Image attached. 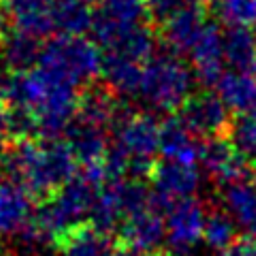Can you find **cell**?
Wrapping results in <instances>:
<instances>
[{
    "label": "cell",
    "instance_id": "obj_1",
    "mask_svg": "<svg viewBox=\"0 0 256 256\" xmlns=\"http://www.w3.org/2000/svg\"><path fill=\"white\" fill-rule=\"evenodd\" d=\"M4 169L13 184L30 194L50 196L77 178V158L66 141H20L4 156Z\"/></svg>",
    "mask_w": 256,
    "mask_h": 256
},
{
    "label": "cell",
    "instance_id": "obj_2",
    "mask_svg": "<svg viewBox=\"0 0 256 256\" xmlns=\"http://www.w3.org/2000/svg\"><path fill=\"white\" fill-rule=\"evenodd\" d=\"M194 82V70H190L178 54H156L146 62L139 96L150 109L160 114L182 111L192 98Z\"/></svg>",
    "mask_w": 256,
    "mask_h": 256
},
{
    "label": "cell",
    "instance_id": "obj_3",
    "mask_svg": "<svg viewBox=\"0 0 256 256\" xmlns=\"http://www.w3.org/2000/svg\"><path fill=\"white\" fill-rule=\"evenodd\" d=\"M116 146L128 156V178L141 180L154 173V156L160 154V124L150 114H132L126 105H120L116 116Z\"/></svg>",
    "mask_w": 256,
    "mask_h": 256
},
{
    "label": "cell",
    "instance_id": "obj_4",
    "mask_svg": "<svg viewBox=\"0 0 256 256\" xmlns=\"http://www.w3.org/2000/svg\"><path fill=\"white\" fill-rule=\"evenodd\" d=\"M38 68L50 70L79 88L102 73V56L98 47L88 38L62 34L43 45Z\"/></svg>",
    "mask_w": 256,
    "mask_h": 256
},
{
    "label": "cell",
    "instance_id": "obj_5",
    "mask_svg": "<svg viewBox=\"0 0 256 256\" xmlns=\"http://www.w3.org/2000/svg\"><path fill=\"white\" fill-rule=\"evenodd\" d=\"M146 15V0H102L94 13L92 34L96 43L107 50L124 32L143 26Z\"/></svg>",
    "mask_w": 256,
    "mask_h": 256
},
{
    "label": "cell",
    "instance_id": "obj_6",
    "mask_svg": "<svg viewBox=\"0 0 256 256\" xmlns=\"http://www.w3.org/2000/svg\"><path fill=\"white\" fill-rule=\"evenodd\" d=\"M166 244L175 256L190 252L205 235L207 214L205 207L194 198H184L175 203L166 214Z\"/></svg>",
    "mask_w": 256,
    "mask_h": 256
},
{
    "label": "cell",
    "instance_id": "obj_7",
    "mask_svg": "<svg viewBox=\"0 0 256 256\" xmlns=\"http://www.w3.org/2000/svg\"><path fill=\"white\" fill-rule=\"evenodd\" d=\"M180 118L192 132L201 134V137L216 139L222 132H226L230 126L228 107L224 105L218 94L212 92L192 94V98L182 107Z\"/></svg>",
    "mask_w": 256,
    "mask_h": 256
},
{
    "label": "cell",
    "instance_id": "obj_8",
    "mask_svg": "<svg viewBox=\"0 0 256 256\" xmlns=\"http://www.w3.org/2000/svg\"><path fill=\"white\" fill-rule=\"evenodd\" d=\"M207 26L210 24L205 22L203 2L192 0L166 24H162V38L173 54H192Z\"/></svg>",
    "mask_w": 256,
    "mask_h": 256
},
{
    "label": "cell",
    "instance_id": "obj_9",
    "mask_svg": "<svg viewBox=\"0 0 256 256\" xmlns=\"http://www.w3.org/2000/svg\"><path fill=\"white\" fill-rule=\"evenodd\" d=\"M201 162L205 166V171L214 178V182L222 184V186L239 184L248 175V160L242 154H237L235 148L228 141H222V139L203 141Z\"/></svg>",
    "mask_w": 256,
    "mask_h": 256
},
{
    "label": "cell",
    "instance_id": "obj_10",
    "mask_svg": "<svg viewBox=\"0 0 256 256\" xmlns=\"http://www.w3.org/2000/svg\"><path fill=\"white\" fill-rule=\"evenodd\" d=\"M124 248L139 252V254H152L156 252L162 242H166V224L162 222V216L154 210L134 214L120 228Z\"/></svg>",
    "mask_w": 256,
    "mask_h": 256
},
{
    "label": "cell",
    "instance_id": "obj_11",
    "mask_svg": "<svg viewBox=\"0 0 256 256\" xmlns=\"http://www.w3.org/2000/svg\"><path fill=\"white\" fill-rule=\"evenodd\" d=\"M152 182H154L156 192H160V194L166 196L169 201L178 203V201L192 198L196 194L198 186H201V173L196 171L194 164L164 160V162L154 166Z\"/></svg>",
    "mask_w": 256,
    "mask_h": 256
},
{
    "label": "cell",
    "instance_id": "obj_12",
    "mask_svg": "<svg viewBox=\"0 0 256 256\" xmlns=\"http://www.w3.org/2000/svg\"><path fill=\"white\" fill-rule=\"evenodd\" d=\"M4 11L20 32L41 38L56 30L54 0H4Z\"/></svg>",
    "mask_w": 256,
    "mask_h": 256
},
{
    "label": "cell",
    "instance_id": "obj_13",
    "mask_svg": "<svg viewBox=\"0 0 256 256\" xmlns=\"http://www.w3.org/2000/svg\"><path fill=\"white\" fill-rule=\"evenodd\" d=\"M192 62H194V77L198 84L207 88L218 86L224 77V34L216 26H207L201 41L192 50Z\"/></svg>",
    "mask_w": 256,
    "mask_h": 256
},
{
    "label": "cell",
    "instance_id": "obj_14",
    "mask_svg": "<svg viewBox=\"0 0 256 256\" xmlns=\"http://www.w3.org/2000/svg\"><path fill=\"white\" fill-rule=\"evenodd\" d=\"M203 141L182 122V118H166L160 124V154L164 160L194 164L201 160Z\"/></svg>",
    "mask_w": 256,
    "mask_h": 256
},
{
    "label": "cell",
    "instance_id": "obj_15",
    "mask_svg": "<svg viewBox=\"0 0 256 256\" xmlns=\"http://www.w3.org/2000/svg\"><path fill=\"white\" fill-rule=\"evenodd\" d=\"M66 143L73 150L77 162L86 164H98L105 160L109 146L105 137V128H98L94 124H88L84 120L75 118L73 124L66 130Z\"/></svg>",
    "mask_w": 256,
    "mask_h": 256
},
{
    "label": "cell",
    "instance_id": "obj_16",
    "mask_svg": "<svg viewBox=\"0 0 256 256\" xmlns=\"http://www.w3.org/2000/svg\"><path fill=\"white\" fill-rule=\"evenodd\" d=\"M124 180H111L109 184L100 188L98 196H96L94 210H92V226L105 235L116 233L122 228L126 222V205H124V190H122Z\"/></svg>",
    "mask_w": 256,
    "mask_h": 256
},
{
    "label": "cell",
    "instance_id": "obj_17",
    "mask_svg": "<svg viewBox=\"0 0 256 256\" xmlns=\"http://www.w3.org/2000/svg\"><path fill=\"white\" fill-rule=\"evenodd\" d=\"M32 216L30 192L13 182L0 184V235H18Z\"/></svg>",
    "mask_w": 256,
    "mask_h": 256
},
{
    "label": "cell",
    "instance_id": "obj_18",
    "mask_svg": "<svg viewBox=\"0 0 256 256\" xmlns=\"http://www.w3.org/2000/svg\"><path fill=\"white\" fill-rule=\"evenodd\" d=\"M102 79H105V88L116 96H137L141 92L143 82V68L141 64L120 58L114 54L102 56Z\"/></svg>",
    "mask_w": 256,
    "mask_h": 256
},
{
    "label": "cell",
    "instance_id": "obj_19",
    "mask_svg": "<svg viewBox=\"0 0 256 256\" xmlns=\"http://www.w3.org/2000/svg\"><path fill=\"white\" fill-rule=\"evenodd\" d=\"M41 52H43V47L38 43V38L26 34V32L15 30L2 38L0 60L13 73H30L32 66H38Z\"/></svg>",
    "mask_w": 256,
    "mask_h": 256
},
{
    "label": "cell",
    "instance_id": "obj_20",
    "mask_svg": "<svg viewBox=\"0 0 256 256\" xmlns=\"http://www.w3.org/2000/svg\"><path fill=\"white\" fill-rule=\"evenodd\" d=\"M120 105L122 102L116 100V94L109 92L105 86L90 88L88 92H84L82 100H79L77 118L98 128H107V126H114Z\"/></svg>",
    "mask_w": 256,
    "mask_h": 256
},
{
    "label": "cell",
    "instance_id": "obj_21",
    "mask_svg": "<svg viewBox=\"0 0 256 256\" xmlns=\"http://www.w3.org/2000/svg\"><path fill=\"white\" fill-rule=\"evenodd\" d=\"M224 58L235 73H256V32L230 28L224 34Z\"/></svg>",
    "mask_w": 256,
    "mask_h": 256
},
{
    "label": "cell",
    "instance_id": "obj_22",
    "mask_svg": "<svg viewBox=\"0 0 256 256\" xmlns=\"http://www.w3.org/2000/svg\"><path fill=\"white\" fill-rule=\"evenodd\" d=\"M218 96L233 111H252L256 109V75L250 73H224L218 82Z\"/></svg>",
    "mask_w": 256,
    "mask_h": 256
},
{
    "label": "cell",
    "instance_id": "obj_23",
    "mask_svg": "<svg viewBox=\"0 0 256 256\" xmlns=\"http://www.w3.org/2000/svg\"><path fill=\"white\" fill-rule=\"evenodd\" d=\"M222 205L237 226L254 230L256 228V186L246 182L230 184L222 190Z\"/></svg>",
    "mask_w": 256,
    "mask_h": 256
},
{
    "label": "cell",
    "instance_id": "obj_24",
    "mask_svg": "<svg viewBox=\"0 0 256 256\" xmlns=\"http://www.w3.org/2000/svg\"><path fill=\"white\" fill-rule=\"evenodd\" d=\"M154 50H156V36H154V32L143 24V26L128 30L120 38H116L105 50V54H114V56H120V58L143 64L156 56Z\"/></svg>",
    "mask_w": 256,
    "mask_h": 256
},
{
    "label": "cell",
    "instance_id": "obj_25",
    "mask_svg": "<svg viewBox=\"0 0 256 256\" xmlns=\"http://www.w3.org/2000/svg\"><path fill=\"white\" fill-rule=\"evenodd\" d=\"M56 30H62L68 36H82L92 30L94 13L88 0H56L54 2Z\"/></svg>",
    "mask_w": 256,
    "mask_h": 256
},
{
    "label": "cell",
    "instance_id": "obj_26",
    "mask_svg": "<svg viewBox=\"0 0 256 256\" xmlns=\"http://www.w3.org/2000/svg\"><path fill=\"white\" fill-rule=\"evenodd\" d=\"M60 252L62 256H111L114 248L105 233L94 226H82L62 239Z\"/></svg>",
    "mask_w": 256,
    "mask_h": 256
},
{
    "label": "cell",
    "instance_id": "obj_27",
    "mask_svg": "<svg viewBox=\"0 0 256 256\" xmlns=\"http://www.w3.org/2000/svg\"><path fill=\"white\" fill-rule=\"evenodd\" d=\"M207 6L228 28L256 26V0H207Z\"/></svg>",
    "mask_w": 256,
    "mask_h": 256
},
{
    "label": "cell",
    "instance_id": "obj_28",
    "mask_svg": "<svg viewBox=\"0 0 256 256\" xmlns=\"http://www.w3.org/2000/svg\"><path fill=\"white\" fill-rule=\"evenodd\" d=\"M228 143L246 160H256V109L237 114L228 126Z\"/></svg>",
    "mask_w": 256,
    "mask_h": 256
},
{
    "label": "cell",
    "instance_id": "obj_29",
    "mask_svg": "<svg viewBox=\"0 0 256 256\" xmlns=\"http://www.w3.org/2000/svg\"><path fill=\"white\" fill-rule=\"evenodd\" d=\"M203 242L216 252H228L237 246V224L226 212H214L207 216Z\"/></svg>",
    "mask_w": 256,
    "mask_h": 256
},
{
    "label": "cell",
    "instance_id": "obj_30",
    "mask_svg": "<svg viewBox=\"0 0 256 256\" xmlns=\"http://www.w3.org/2000/svg\"><path fill=\"white\" fill-rule=\"evenodd\" d=\"M188 2H192V0H146L148 18L154 20L156 24H166Z\"/></svg>",
    "mask_w": 256,
    "mask_h": 256
},
{
    "label": "cell",
    "instance_id": "obj_31",
    "mask_svg": "<svg viewBox=\"0 0 256 256\" xmlns=\"http://www.w3.org/2000/svg\"><path fill=\"white\" fill-rule=\"evenodd\" d=\"M11 139V130H9V111L4 107H0V160H4L6 156V146Z\"/></svg>",
    "mask_w": 256,
    "mask_h": 256
},
{
    "label": "cell",
    "instance_id": "obj_32",
    "mask_svg": "<svg viewBox=\"0 0 256 256\" xmlns=\"http://www.w3.org/2000/svg\"><path fill=\"white\" fill-rule=\"evenodd\" d=\"M220 256H256V246L254 244H237L230 248L228 252H222Z\"/></svg>",
    "mask_w": 256,
    "mask_h": 256
},
{
    "label": "cell",
    "instance_id": "obj_33",
    "mask_svg": "<svg viewBox=\"0 0 256 256\" xmlns=\"http://www.w3.org/2000/svg\"><path fill=\"white\" fill-rule=\"evenodd\" d=\"M111 256H143V254H139V252H134V250H130V248H122V250H116Z\"/></svg>",
    "mask_w": 256,
    "mask_h": 256
},
{
    "label": "cell",
    "instance_id": "obj_34",
    "mask_svg": "<svg viewBox=\"0 0 256 256\" xmlns=\"http://www.w3.org/2000/svg\"><path fill=\"white\" fill-rule=\"evenodd\" d=\"M0 256H4V248H2V242H0Z\"/></svg>",
    "mask_w": 256,
    "mask_h": 256
},
{
    "label": "cell",
    "instance_id": "obj_35",
    "mask_svg": "<svg viewBox=\"0 0 256 256\" xmlns=\"http://www.w3.org/2000/svg\"><path fill=\"white\" fill-rule=\"evenodd\" d=\"M254 186H256V162H254Z\"/></svg>",
    "mask_w": 256,
    "mask_h": 256
},
{
    "label": "cell",
    "instance_id": "obj_36",
    "mask_svg": "<svg viewBox=\"0 0 256 256\" xmlns=\"http://www.w3.org/2000/svg\"><path fill=\"white\" fill-rule=\"evenodd\" d=\"M88 2H102V0H88Z\"/></svg>",
    "mask_w": 256,
    "mask_h": 256
},
{
    "label": "cell",
    "instance_id": "obj_37",
    "mask_svg": "<svg viewBox=\"0 0 256 256\" xmlns=\"http://www.w3.org/2000/svg\"><path fill=\"white\" fill-rule=\"evenodd\" d=\"M2 79H4V77H0V84H2Z\"/></svg>",
    "mask_w": 256,
    "mask_h": 256
},
{
    "label": "cell",
    "instance_id": "obj_38",
    "mask_svg": "<svg viewBox=\"0 0 256 256\" xmlns=\"http://www.w3.org/2000/svg\"><path fill=\"white\" fill-rule=\"evenodd\" d=\"M54 2H56V0H54Z\"/></svg>",
    "mask_w": 256,
    "mask_h": 256
}]
</instances>
